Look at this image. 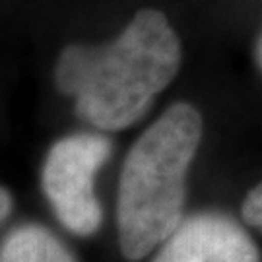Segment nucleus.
Segmentation results:
<instances>
[{"instance_id":"7ed1b4c3","label":"nucleus","mask_w":262,"mask_h":262,"mask_svg":"<svg viewBox=\"0 0 262 262\" xmlns=\"http://www.w3.org/2000/svg\"><path fill=\"white\" fill-rule=\"evenodd\" d=\"M111 154L113 142L95 132H76L49 148L41 169L43 194L72 235L92 237L103 224L95 177Z\"/></svg>"},{"instance_id":"20e7f679","label":"nucleus","mask_w":262,"mask_h":262,"mask_svg":"<svg viewBox=\"0 0 262 262\" xmlns=\"http://www.w3.org/2000/svg\"><path fill=\"white\" fill-rule=\"evenodd\" d=\"M151 262H260V253L235 220L204 212L183 220Z\"/></svg>"},{"instance_id":"39448f33","label":"nucleus","mask_w":262,"mask_h":262,"mask_svg":"<svg viewBox=\"0 0 262 262\" xmlns=\"http://www.w3.org/2000/svg\"><path fill=\"white\" fill-rule=\"evenodd\" d=\"M0 262H76V258L51 229L24 224L2 239Z\"/></svg>"},{"instance_id":"0eeeda50","label":"nucleus","mask_w":262,"mask_h":262,"mask_svg":"<svg viewBox=\"0 0 262 262\" xmlns=\"http://www.w3.org/2000/svg\"><path fill=\"white\" fill-rule=\"evenodd\" d=\"M12 210H14V198L8 188L0 187V224L12 214Z\"/></svg>"},{"instance_id":"423d86ee","label":"nucleus","mask_w":262,"mask_h":262,"mask_svg":"<svg viewBox=\"0 0 262 262\" xmlns=\"http://www.w3.org/2000/svg\"><path fill=\"white\" fill-rule=\"evenodd\" d=\"M241 215L249 225L258 229L262 233V183L249 190L245 196L243 206H241Z\"/></svg>"},{"instance_id":"f03ea898","label":"nucleus","mask_w":262,"mask_h":262,"mask_svg":"<svg viewBox=\"0 0 262 262\" xmlns=\"http://www.w3.org/2000/svg\"><path fill=\"white\" fill-rule=\"evenodd\" d=\"M202 115L177 101L126 151L117 188L119 249L138 262L159 249L185 217L187 177L202 142Z\"/></svg>"},{"instance_id":"f257e3e1","label":"nucleus","mask_w":262,"mask_h":262,"mask_svg":"<svg viewBox=\"0 0 262 262\" xmlns=\"http://www.w3.org/2000/svg\"><path fill=\"white\" fill-rule=\"evenodd\" d=\"M183 62V45L167 16L144 8L101 45L72 43L56 58L55 84L76 115L101 132L130 128L146 117Z\"/></svg>"},{"instance_id":"6e6552de","label":"nucleus","mask_w":262,"mask_h":262,"mask_svg":"<svg viewBox=\"0 0 262 262\" xmlns=\"http://www.w3.org/2000/svg\"><path fill=\"white\" fill-rule=\"evenodd\" d=\"M254 60H256V66L262 72V31L260 35L256 37V43H254Z\"/></svg>"}]
</instances>
